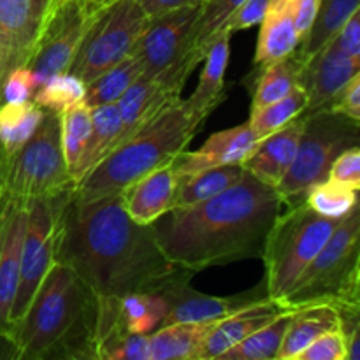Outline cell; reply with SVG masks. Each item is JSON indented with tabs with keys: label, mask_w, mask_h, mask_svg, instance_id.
<instances>
[{
	"label": "cell",
	"mask_w": 360,
	"mask_h": 360,
	"mask_svg": "<svg viewBox=\"0 0 360 360\" xmlns=\"http://www.w3.org/2000/svg\"><path fill=\"white\" fill-rule=\"evenodd\" d=\"M55 262L69 266L97 297L167 294L193 276L167 259L153 225L127 214L122 193L86 202L70 193L58 218Z\"/></svg>",
	"instance_id": "cell-1"
},
{
	"label": "cell",
	"mask_w": 360,
	"mask_h": 360,
	"mask_svg": "<svg viewBox=\"0 0 360 360\" xmlns=\"http://www.w3.org/2000/svg\"><path fill=\"white\" fill-rule=\"evenodd\" d=\"M283 200L274 186L245 171L236 185L192 207H174L155 225L162 250L178 266L202 271L245 259H260Z\"/></svg>",
	"instance_id": "cell-2"
},
{
	"label": "cell",
	"mask_w": 360,
	"mask_h": 360,
	"mask_svg": "<svg viewBox=\"0 0 360 360\" xmlns=\"http://www.w3.org/2000/svg\"><path fill=\"white\" fill-rule=\"evenodd\" d=\"M97 295L62 262H55L13 334L20 359H98Z\"/></svg>",
	"instance_id": "cell-3"
},
{
	"label": "cell",
	"mask_w": 360,
	"mask_h": 360,
	"mask_svg": "<svg viewBox=\"0 0 360 360\" xmlns=\"http://www.w3.org/2000/svg\"><path fill=\"white\" fill-rule=\"evenodd\" d=\"M200 120L179 95L169 98L132 136L116 144L88 174L74 185L72 197L81 202L122 193L141 176L172 164L193 139Z\"/></svg>",
	"instance_id": "cell-4"
},
{
	"label": "cell",
	"mask_w": 360,
	"mask_h": 360,
	"mask_svg": "<svg viewBox=\"0 0 360 360\" xmlns=\"http://www.w3.org/2000/svg\"><path fill=\"white\" fill-rule=\"evenodd\" d=\"M360 210L340 221L319 255L308 264L281 302L292 309L330 304L360 309Z\"/></svg>",
	"instance_id": "cell-5"
},
{
	"label": "cell",
	"mask_w": 360,
	"mask_h": 360,
	"mask_svg": "<svg viewBox=\"0 0 360 360\" xmlns=\"http://www.w3.org/2000/svg\"><path fill=\"white\" fill-rule=\"evenodd\" d=\"M288 207L274 220L260 257L266 264V295L280 302L341 221L315 213L304 200Z\"/></svg>",
	"instance_id": "cell-6"
},
{
	"label": "cell",
	"mask_w": 360,
	"mask_h": 360,
	"mask_svg": "<svg viewBox=\"0 0 360 360\" xmlns=\"http://www.w3.org/2000/svg\"><path fill=\"white\" fill-rule=\"evenodd\" d=\"M74 188L60 144V118L44 111L34 136L11 157L2 153V192L11 204L49 199Z\"/></svg>",
	"instance_id": "cell-7"
},
{
	"label": "cell",
	"mask_w": 360,
	"mask_h": 360,
	"mask_svg": "<svg viewBox=\"0 0 360 360\" xmlns=\"http://www.w3.org/2000/svg\"><path fill=\"white\" fill-rule=\"evenodd\" d=\"M360 123L340 112L320 111L304 115V129L287 174L276 186L285 206L304 200L313 185L326 181L333 162L340 153L359 146Z\"/></svg>",
	"instance_id": "cell-8"
},
{
	"label": "cell",
	"mask_w": 360,
	"mask_h": 360,
	"mask_svg": "<svg viewBox=\"0 0 360 360\" xmlns=\"http://www.w3.org/2000/svg\"><path fill=\"white\" fill-rule=\"evenodd\" d=\"M148 20L136 0H111L95 9L69 72L84 84L134 53Z\"/></svg>",
	"instance_id": "cell-9"
},
{
	"label": "cell",
	"mask_w": 360,
	"mask_h": 360,
	"mask_svg": "<svg viewBox=\"0 0 360 360\" xmlns=\"http://www.w3.org/2000/svg\"><path fill=\"white\" fill-rule=\"evenodd\" d=\"M202 9V2L150 18L134 48L146 79H160L176 94H181L195 65L186 58L190 32Z\"/></svg>",
	"instance_id": "cell-10"
},
{
	"label": "cell",
	"mask_w": 360,
	"mask_h": 360,
	"mask_svg": "<svg viewBox=\"0 0 360 360\" xmlns=\"http://www.w3.org/2000/svg\"><path fill=\"white\" fill-rule=\"evenodd\" d=\"M72 190H67L49 199H32L25 202L27 229H25L23 246H21L20 281H18L16 297H14L9 316L11 338L27 313L44 276L55 264L58 218Z\"/></svg>",
	"instance_id": "cell-11"
},
{
	"label": "cell",
	"mask_w": 360,
	"mask_h": 360,
	"mask_svg": "<svg viewBox=\"0 0 360 360\" xmlns=\"http://www.w3.org/2000/svg\"><path fill=\"white\" fill-rule=\"evenodd\" d=\"M94 13L95 7L88 0H53L27 63L39 84L55 74L69 72Z\"/></svg>",
	"instance_id": "cell-12"
},
{
	"label": "cell",
	"mask_w": 360,
	"mask_h": 360,
	"mask_svg": "<svg viewBox=\"0 0 360 360\" xmlns=\"http://www.w3.org/2000/svg\"><path fill=\"white\" fill-rule=\"evenodd\" d=\"M53 0H0V88L11 70L27 67Z\"/></svg>",
	"instance_id": "cell-13"
},
{
	"label": "cell",
	"mask_w": 360,
	"mask_h": 360,
	"mask_svg": "<svg viewBox=\"0 0 360 360\" xmlns=\"http://www.w3.org/2000/svg\"><path fill=\"white\" fill-rule=\"evenodd\" d=\"M360 70V58H352L341 51L334 39L320 48L302 67L299 84L308 95V104L302 115L326 109L338 91Z\"/></svg>",
	"instance_id": "cell-14"
},
{
	"label": "cell",
	"mask_w": 360,
	"mask_h": 360,
	"mask_svg": "<svg viewBox=\"0 0 360 360\" xmlns=\"http://www.w3.org/2000/svg\"><path fill=\"white\" fill-rule=\"evenodd\" d=\"M257 143L259 139L246 122L243 125L213 134L197 151H181L172 160V169L176 176L181 178L220 165H243V162L255 150Z\"/></svg>",
	"instance_id": "cell-15"
},
{
	"label": "cell",
	"mask_w": 360,
	"mask_h": 360,
	"mask_svg": "<svg viewBox=\"0 0 360 360\" xmlns=\"http://www.w3.org/2000/svg\"><path fill=\"white\" fill-rule=\"evenodd\" d=\"M287 311H295V309L288 308L285 302L273 301L266 295L246 308L236 311L234 315L220 320L204 340L202 348H200V360L220 359L225 352L241 343L250 334L267 326L276 316Z\"/></svg>",
	"instance_id": "cell-16"
},
{
	"label": "cell",
	"mask_w": 360,
	"mask_h": 360,
	"mask_svg": "<svg viewBox=\"0 0 360 360\" xmlns=\"http://www.w3.org/2000/svg\"><path fill=\"white\" fill-rule=\"evenodd\" d=\"M176 176L172 164L162 165L130 183L122 192L123 207L136 224L153 225L174 210Z\"/></svg>",
	"instance_id": "cell-17"
},
{
	"label": "cell",
	"mask_w": 360,
	"mask_h": 360,
	"mask_svg": "<svg viewBox=\"0 0 360 360\" xmlns=\"http://www.w3.org/2000/svg\"><path fill=\"white\" fill-rule=\"evenodd\" d=\"M302 129H304V115L297 116L283 129L260 139L252 155L243 162L245 171L259 181L276 188L294 162Z\"/></svg>",
	"instance_id": "cell-18"
},
{
	"label": "cell",
	"mask_w": 360,
	"mask_h": 360,
	"mask_svg": "<svg viewBox=\"0 0 360 360\" xmlns=\"http://www.w3.org/2000/svg\"><path fill=\"white\" fill-rule=\"evenodd\" d=\"M171 297V309L165 316L164 326L181 322H213V320H224L234 315L239 309L246 308L252 302L262 299L259 290L246 292V294L231 295V297H214V295H204L193 290L190 283H183L174 290L167 292ZM162 326V327H164Z\"/></svg>",
	"instance_id": "cell-19"
},
{
	"label": "cell",
	"mask_w": 360,
	"mask_h": 360,
	"mask_svg": "<svg viewBox=\"0 0 360 360\" xmlns=\"http://www.w3.org/2000/svg\"><path fill=\"white\" fill-rule=\"evenodd\" d=\"M27 229V206L18 204L11 210L0 250V334L11 336V309L20 281V257Z\"/></svg>",
	"instance_id": "cell-20"
},
{
	"label": "cell",
	"mask_w": 360,
	"mask_h": 360,
	"mask_svg": "<svg viewBox=\"0 0 360 360\" xmlns=\"http://www.w3.org/2000/svg\"><path fill=\"white\" fill-rule=\"evenodd\" d=\"M231 32L221 30L220 35L211 42L204 56V67L200 70L199 83L186 108L197 120H204L220 105L225 97V72H227L229 56H231Z\"/></svg>",
	"instance_id": "cell-21"
},
{
	"label": "cell",
	"mask_w": 360,
	"mask_h": 360,
	"mask_svg": "<svg viewBox=\"0 0 360 360\" xmlns=\"http://www.w3.org/2000/svg\"><path fill=\"white\" fill-rule=\"evenodd\" d=\"M255 49V65L264 67L290 55L301 44L288 0H269Z\"/></svg>",
	"instance_id": "cell-22"
},
{
	"label": "cell",
	"mask_w": 360,
	"mask_h": 360,
	"mask_svg": "<svg viewBox=\"0 0 360 360\" xmlns=\"http://www.w3.org/2000/svg\"><path fill=\"white\" fill-rule=\"evenodd\" d=\"M220 320L164 326L148 336V360H200L204 340Z\"/></svg>",
	"instance_id": "cell-23"
},
{
	"label": "cell",
	"mask_w": 360,
	"mask_h": 360,
	"mask_svg": "<svg viewBox=\"0 0 360 360\" xmlns=\"http://www.w3.org/2000/svg\"><path fill=\"white\" fill-rule=\"evenodd\" d=\"M176 95L179 94L165 86L160 79L139 77L136 83L130 84L129 90L116 102L120 109V116H122V127H120L116 144H120L123 139L132 136L169 98L176 97Z\"/></svg>",
	"instance_id": "cell-24"
},
{
	"label": "cell",
	"mask_w": 360,
	"mask_h": 360,
	"mask_svg": "<svg viewBox=\"0 0 360 360\" xmlns=\"http://www.w3.org/2000/svg\"><path fill=\"white\" fill-rule=\"evenodd\" d=\"M341 329L340 313L330 304H309L292 313L278 360H295L309 343L327 330Z\"/></svg>",
	"instance_id": "cell-25"
},
{
	"label": "cell",
	"mask_w": 360,
	"mask_h": 360,
	"mask_svg": "<svg viewBox=\"0 0 360 360\" xmlns=\"http://www.w3.org/2000/svg\"><path fill=\"white\" fill-rule=\"evenodd\" d=\"M245 174L241 164L220 165L190 176H181L176 183L174 207H192L213 199L239 181Z\"/></svg>",
	"instance_id": "cell-26"
},
{
	"label": "cell",
	"mask_w": 360,
	"mask_h": 360,
	"mask_svg": "<svg viewBox=\"0 0 360 360\" xmlns=\"http://www.w3.org/2000/svg\"><path fill=\"white\" fill-rule=\"evenodd\" d=\"M120 320L127 333L150 336L165 322L171 297L162 292H139L118 299Z\"/></svg>",
	"instance_id": "cell-27"
},
{
	"label": "cell",
	"mask_w": 360,
	"mask_h": 360,
	"mask_svg": "<svg viewBox=\"0 0 360 360\" xmlns=\"http://www.w3.org/2000/svg\"><path fill=\"white\" fill-rule=\"evenodd\" d=\"M243 2L245 0H204L186 46V58L193 65L197 67L202 62L211 42L220 35L227 21Z\"/></svg>",
	"instance_id": "cell-28"
},
{
	"label": "cell",
	"mask_w": 360,
	"mask_h": 360,
	"mask_svg": "<svg viewBox=\"0 0 360 360\" xmlns=\"http://www.w3.org/2000/svg\"><path fill=\"white\" fill-rule=\"evenodd\" d=\"M302 67H304V60L297 51L290 53V55L283 56V58L276 60L269 65L260 67L262 72H260L259 79L255 81V88H253L252 109L273 104V102L280 101L285 95L290 94L292 88L299 84Z\"/></svg>",
	"instance_id": "cell-29"
},
{
	"label": "cell",
	"mask_w": 360,
	"mask_h": 360,
	"mask_svg": "<svg viewBox=\"0 0 360 360\" xmlns=\"http://www.w3.org/2000/svg\"><path fill=\"white\" fill-rule=\"evenodd\" d=\"M120 127H122V116H120L116 102L91 108V136L83 158H81L79 167H77L74 183L88 174L115 148Z\"/></svg>",
	"instance_id": "cell-30"
},
{
	"label": "cell",
	"mask_w": 360,
	"mask_h": 360,
	"mask_svg": "<svg viewBox=\"0 0 360 360\" xmlns=\"http://www.w3.org/2000/svg\"><path fill=\"white\" fill-rule=\"evenodd\" d=\"M359 9L360 0H320L315 21L295 51L302 56L304 62L311 58L320 48H323L330 39H334L340 28Z\"/></svg>",
	"instance_id": "cell-31"
},
{
	"label": "cell",
	"mask_w": 360,
	"mask_h": 360,
	"mask_svg": "<svg viewBox=\"0 0 360 360\" xmlns=\"http://www.w3.org/2000/svg\"><path fill=\"white\" fill-rule=\"evenodd\" d=\"M42 115L44 111L32 101L20 104L0 102V148L4 157L16 153L34 136Z\"/></svg>",
	"instance_id": "cell-32"
},
{
	"label": "cell",
	"mask_w": 360,
	"mask_h": 360,
	"mask_svg": "<svg viewBox=\"0 0 360 360\" xmlns=\"http://www.w3.org/2000/svg\"><path fill=\"white\" fill-rule=\"evenodd\" d=\"M60 144H62L63 160L70 179L76 178L84 150L91 136V108L84 102L60 112ZM76 185V183H74Z\"/></svg>",
	"instance_id": "cell-33"
},
{
	"label": "cell",
	"mask_w": 360,
	"mask_h": 360,
	"mask_svg": "<svg viewBox=\"0 0 360 360\" xmlns=\"http://www.w3.org/2000/svg\"><path fill=\"white\" fill-rule=\"evenodd\" d=\"M141 74H143L141 63L132 53L86 84L84 104L90 105V108H97L102 104H115L129 90L130 84L139 79Z\"/></svg>",
	"instance_id": "cell-34"
},
{
	"label": "cell",
	"mask_w": 360,
	"mask_h": 360,
	"mask_svg": "<svg viewBox=\"0 0 360 360\" xmlns=\"http://www.w3.org/2000/svg\"><path fill=\"white\" fill-rule=\"evenodd\" d=\"M306 104H308V95L304 88L301 84H295L290 94L285 95L280 101L264 105V108L252 109L248 123L257 139L260 141L301 116L306 111Z\"/></svg>",
	"instance_id": "cell-35"
},
{
	"label": "cell",
	"mask_w": 360,
	"mask_h": 360,
	"mask_svg": "<svg viewBox=\"0 0 360 360\" xmlns=\"http://www.w3.org/2000/svg\"><path fill=\"white\" fill-rule=\"evenodd\" d=\"M292 313H281L280 316L269 322L267 326L260 327L253 334L225 352L220 360H271L278 357L281 341H283L285 330L290 323Z\"/></svg>",
	"instance_id": "cell-36"
},
{
	"label": "cell",
	"mask_w": 360,
	"mask_h": 360,
	"mask_svg": "<svg viewBox=\"0 0 360 360\" xmlns=\"http://www.w3.org/2000/svg\"><path fill=\"white\" fill-rule=\"evenodd\" d=\"M84 94H86V84L83 79L72 72H60L39 84L32 95V102L37 104L42 111L60 115L84 102Z\"/></svg>",
	"instance_id": "cell-37"
},
{
	"label": "cell",
	"mask_w": 360,
	"mask_h": 360,
	"mask_svg": "<svg viewBox=\"0 0 360 360\" xmlns=\"http://www.w3.org/2000/svg\"><path fill=\"white\" fill-rule=\"evenodd\" d=\"M357 193V190H352L348 186L340 185V183L326 179V181L313 185L306 192L304 202L322 217L343 220L359 206Z\"/></svg>",
	"instance_id": "cell-38"
},
{
	"label": "cell",
	"mask_w": 360,
	"mask_h": 360,
	"mask_svg": "<svg viewBox=\"0 0 360 360\" xmlns=\"http://www.w3.org/2000/svg\"><path fill=\"white\" fill-rule=\"evenodd\" d=\"M98 359L104 360H148V336L120 334L98 348Z\"/></svg>",
	"instance_id": "cell-39"
},
{
	"label": "cell",
	"mask_w": 360,
	"mask_h": 360,
	"mask_svg": "<svg viewBox=\"0 0 360 360\" xmlns=\"http://www.w3.org/2000/svg\"><path fill=\"white\" fill-rule=\"evenodd\" d=\"M295 360H347V341L341 329L327 330L309 343Z\"/></svg>",
	"instance_id": "cell-40"
},
{
	"label": "cell",
	"mask_w": 360,
	"mask_h": 360,
	"mask_svg": "<svg viewBox=\"0 0 360 360\" xmlns=\"http://www.w3.org/2000/svg\"><path fill=\"white\" fill-rule=\"evenodd\" d=\"M37 77L34 76L28 67H18L11 70L4 79L0 88V102H11V104H20V102L32 101V95L37 90Z\"/></svg>",
	"instance_id": "cell-41"
},
{
	"label": "cell",
	"mask_w": 360,
	"mask_h": 360,
	"mask_svg": "<svg viewBox=\"0 0 360 360\" xmlns=\"http://www.w3.org/2000/svg\"><path fill=\"white\" fill-rule=\"evenodd\" d=\"M327 179L352 190H360V148L352 146L336 157L329 169Z\"/></svg>",
	"instance_id": "cell-42"
},
{
	"label": "cell",
	"mask_w": 360,
	"mask_h": 360,
	"mask_svg": "<svg viewBox=\"0 0 360 360\" xmlns=\"http://www.w3.org/2000/svg\"><path fill=\"white\" fill-rule=\"evenodd\" d=\"M327 111L340 112L348 116L354 122L360 123V74H355L343 88L336 94V97L327 105Z\"/></svg>",
	"instance_id": "cell-43"
},
{
	"label": "cell",
	"mask_w": 360,
	"mask_h": 360,
	"mask_svg": "<svg viewBox=\"0 0 360 360\" xmlns=\"http://www.w3.org/2000/svg\"><path fill=\"white\" fill-rule=\"evenodd\" d=\"M267 6H269V0H245L238 7V11L232 14L231 20L227 21L224 30H229L231 34H234V32L246 30V28L260 25V21L264 20V14L267 11Z\"/></svg>",
	"instance_id": "cell-44"
},
{
	"label": "cell",
	"mask_w": 360,
	"mask_h": 360,
	"mask_svg": "<svg viewBox=\"0 0 360 360\" xmlns=\"http://www.w3.org/2000/svg\"><path fill=\"white\" fill-rule=\"evenodd\" d=\"M334 41L348 56L360 58V9L355 11L350 20L340 28V32L334 35Z\"/></svg>",
	"instance_id": "cell-45"
},
{
	"label": "cell",
	"mask_w": 360,
	"mask_h": 360,
	"mask_svg": "<svg viewBox=\"0 0 360 360\" xmlns=\"http://www.w3.org/2000/svg\"><path fill=\"white\" fill-rule=\"evenodd\" d=\"M294 16V23L301 37L304 39L315 21L316 11H319L320 0H288Z\"/></svg>",
	"instance_id": "cell-46"
},
{
	"label": "cell",
	"mask_w": 360,
	"mask_h": 360,
	"mask_svg": "<svg viewBox=\"0 0 360 360\" xmlns=\"http://www.w3.org/2000/svg\"><path fill=\"white\" fill-rule=\"evenodd\" d=\"M148 18H157L171 11L181 9L186 6H195L204 0H136Z\"/></svg>",
	"instance_id": "cell-47"
},
{
	"label": "cell",
	"mask_w": 360,
	"mask_h": 360,
	"mask_svg": "<svg viewBox=\"0 0 360 360\" xmlns=\"http://www.w3.org/2000/svg\"><path fill=\"white\" fill-rule=\"evenodd\" d=\"M18 206V204H16ZM14 206H11L6 199H4V192H2V148H0V221L11 213Z\"/></svg>",
	"instance_id": "cell-48"
},
{
	"label": "cell",
	"mask_w": 360,
	"mask_h": 360,
	"mask_svg": "<svg viewBox=\"0 0 360 360\" xmlns=\"http://www.w3.org/2000/svg\"><path fill=\"white\" fill-rule=\"evenodd\" d=\"M7 218H9V214H7L6 218H4L2 221H0V250H2V243H4V236H6V225H7Z\"/></svg>",
	"instance_id": "cell-49"
},
{
	"label": "cell",
	"mask_w": 360,
	"mask_h": 360,
	"mask_svg": "<svg viewBox=\"0 0 360 360\" xmlns=\"http://www.w3.org/2000/svg\"><path fill=\"white\" fill-rule=\"evenodd\" d=\"M88 2H90L91 6L95 7V9H98V7L105 6V4H109V2H111V0H88Z\"/></svg>",
	"instance_id": "cell-50"
}]
</instances>
